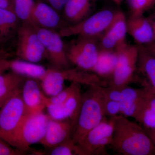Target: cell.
<instances>
[{"label": "cell", "mask_w": 155, "mask_h": 155, "mask_svg": "<svg viewBox=\"0 0 155 155\" xmlns=\"http://www.w3.org/2000/svg\"><path fill=\"white\" fill-rule=\"evenodd\" d=\"M61 71L66 81L89 86L105 87L108 85L107 81L100 78L93 72L85 71L77 67Z\"/></svg>", "instance_id": "7402d4cb"}, {"label": "cell", "mask_w": 155, "mask_h": 155, "mask_svg": "<svg viewBox=\"0 0 155 155\" xmlns=\"http://www.w3.org/2000/svg\"><path fill=\"white\" fill-rule=\"evenodd\" d=\"M45 2L47 3L59 13L64 9V5L67 0H44Z\"/></svg>", "instance_id": "1f68e13d"}, {"label": "cell", "mask_w": 155, "mask_h": 155, "mask_svg": "<svg viewBox=\"0 0 155 155\" xmlns=\"http://www.w3.org/2000/svg\"><path fill=\"white\" fill-rule=\"evenodd\" d=\"M17 36L16 53L19 59L38 64L46 58L44 48L33 25L21 22Z\"/></svg>", "instance_id": "52a82bcc"}, {"label": "cell", "mask_w": 155, "mask_h": 155, "mask_svg": "<svg viewBox=\"0 0 155 155\" xmlns=\"http://www.w3.org/2000/svg\"><path fill=\"white\" fill-rule=\"evenodd\" d=\"M101 87L90 86L82 94L81 106L72 139L77 143L88 131L101 123L105 117V97Z\"/></svg>", "instance_id": "7a4b0ae2"}, {"label": "cell", "mask_w": 155, "mask_h": 155, "mask_svg": "<svg viewBox=\"0 0 155 155\" xmlns=\"http://www.w3.org/2000/svg\"><path fill=\"white\" fill-rule=\"evenodd\" d=\"M65 78L61 70L50 68L41 81V87L46 96H55L64 89Z\"/></svg>", "instance_id": "cb8c5ba5"}, {"label": "cell", "mask_w": 155, "mask_h": 155, "mask_svg": "<svg viewBox=\"0 0 155 155\" xmlns=\"http://www.w3.org/2000/svg\"><path fill=\"white\" fill-rule=\"evenodd\" d=\"M29 23L37 28L58 32L68 25L57 10L43 2H35L31 13Z\"/></svg>", "instance_id": "8fae6325"}, {"label": "cell", "mask_w": 155, "mask_h": 155, "mask_svg": "<svg viewBox=\"0 0 155 155\" xmlns=\"http://www.w3.org/2000/svg\"><path fill=\"white\" fill-rule=\"evenodd\" d=\"M115 4L117 5H121L123 0H112Z\"/></svg>", "instance_id": "f35d334b"}, {"label": "cell", "mask_w": 155, "mask_h": 155, "mask_svg": "<svg viewBox=\"0 0 155 155\" xmlns=\"http://www.w3.org/2000/svg\"><path fill=\"white\" fill-rule=\"evenodd\" d=\"M21 24L14 11L0 8V45L6 43L17 36Z\"/></svg>", "instance_id": "ffe728a7"}, {"label": "cell", "mask_w": 155, "mask_h": 155, "mask_svg": "<svg viewBox=\"0 0 155 155\" xmlns=\"http://www.w3.org/2000/svg\"><path fill=\"white\" fill-rule=\"evenodd\" d=\"M147 17L148 19H149L150 22L152 26L154 34L155 41V11Z\"/></svg>", "instance_id": "8d00e7d4"}, {"label": "cell", "mask_w": 155, "mask_h": 155, "mask_svg": "<svg viewBox=\"0 0 155 155\" xmlns=\"http://www.w3.org/2000/svg\"><path fill=\"white\" fill-rule=\"evenodd\" d=\"M114 124L111 146L123 155H155V146L144 128L121 115L111 117Z\"/></svg>", "instance_id": "6da1fadb"}, {"label": "cell", "mask_w": 155, "mask_h": 155, "mask_svg": "<svg viewBox=\"0 0 155 155\" xmlns=\"http://www.w3.org/2000/svg\"><path fill=\"white\" fill-rule=\"evenodd\" d=\"M8 54L4 50L0 49V62L5 59H8Z\"/></svg>", "instance_id": "74e56055"}, {"label": "cell", "mask_w": 155, "mask_h": 155, "mask_svg": "<svg viewBox=\"0 0 155 155\" xmlns=\"http://www.w3.org/2000/svg\"><path fill=\"white\" fill-rule=\"evenodd\" d=\"M131 17L143 16L155 5V0H128Z\"/></svg>", "instance_id": "83f0119b"}, {"label": "cell", "mask_w": 155, "mask_h": 155, "mask_svg": "<svg viewBox=\"0 0 155 155\" xmlns=\"http://www.w3.org/2000/svg\"><path fill=\"white\" fill-rule=\"evenodd\" d=\"M35 0H14V12L21 22H28Z\"/></svg>", "instance_id": "4316f807"}, {"label": "cell", "mask_w": 155, "mask_h": 155, "mask_svg": "<svg viewBox=\"0 0 155 155\" xmlns=\"http://www.w3.org/2000/svg\"><path fill=\"white\" fill-rule=\"evenodd\" d=\"M116 13L109 9L99 11L78 23L66 25L59 33L62 37L77 36L98 39L111 25Z\"/></svg>", "instance_id": "277c9868"}, {"label": "cell", "mask_w": 155, "mask_h": 155, "mask_svg": "<svg viewBox=\"0 0 155 155\" xmlns=\"http://www.w3.org/2000/svg\"><path fill=\"white\" fill-rule=\"evenodd\" d=\"M145 130L155 146V128L153 129H148V130L145 129Z\"/></svg>", "instance_id": "d590c367"}, {"label": "cell", "mask_w": 155, "mask_h": 155, "mask_svg": "<svg viewBox=\"0 0 155 155\" xmlns=\"http://www.w3.org/2000/svg\"><path fill=\"white\" fill-rule=\"evenodd\" d=\"M104 110L105 116L109 118L120 115V102L107 99L105 98Z\"/></svg>", "instance_id": "f1b7e54d"}, {"label": "cell", "mask_w": 155, "mask_h": 155, "mask_svg": "<svg viewBox=\"0 0 155 155\" xmlns=\"http://www.w3.org/2000/svg\"><path fill=\"white\" fill-rule=\"evenodd\" d=\"M118 60L116 69L108 85L122 88L134 81L138 57L137 45L127 43L116 49Z\"/></svg>", "instance_id": "8992f818"}, {"label": "cell", "mask_w": 155, "mask_h": 155, "mask_svg": "<svg viewBox=\"0 0 155 155\" xmlns=\"http://www.w3.org/2000/svg\"><path fill=\"white\" fill-rule=\"evenodd\" d=\"M21 90L12 95L0 107V138L3 140L14 132L26 114Z\"/></svg>", "instance_id": "30bf717a"}, {"label": "cell", "mask_w": 155, "mask_h": 155, "mask_svg": "<svg viewBox=\"0 0 155 155\" xmlns=\"http://www.w3.org/2000/svg\"><path fill=\"white\" fill-rule=\"evenodd\" d=\"M134 119L146 130L155 128V94L148 91Z\"/></svg>", "instance_id": "d4e9b609"}, {"label": "cell", "mask_w": 155, "mask_h": 155, "mask_svg": "<svg viewBox=\"0 0 155 155\" xmlns=\"http://www.w3.org/2000/svg\"><path fill=\"white\" fill-rule=\"evenodd\" d=\"M114 131L113 119L105 116L100 124L88 131L77 143L82 155L107 154L106 147L111 145Z\"/></svg>", "instance_id": "5b68a950"}, {"label": "cell", "mask_w": 155, "mask_h": 155, "mask_svg": "<svg viewBox=\"0 0 155 155\" xmlns=\"http://www.w3.org/2000/svg\"><path fill=\"white\" fill-rule=\"evenodd\" d=\"M25 77L13 71L0 74V106L6 100L22 89Z\"/></svg>", "instance_id": "44dd1931"}, {"label": "cell", "mask_w": 155, "mask_h": 155, "mask_svg": "<svg viewBox=\"0 0 155 155\" xmlns=\"http://www.w3.org/2000/svg\"><path fill=\"white\" fill-rule=\"evenodd\" d=\"M97 0H67L63 9L67 25H73L90 16Z\"/></svg>", "instance_id": "ac0fdd59"}, {"label": "cell", "mask_w": 155, "mask_h": 155, "mask_svg": "<svg viewBox=\"0 0 155 155\" xmlns=\"http://www.w3.org/2000/svg\"><path fill=\"white\" fill-rule=\"evenodd\" d=\"M37 80L26 78L21 90L26 113L34 114L44 111L45 107Z\"/></svg>", "instance_id": "e0dca14e"}, {"label": "cell", "mask_w": 155, "mask_h": 155, "mask_svg": "<svg viewBox=\"0 0 155 155\" xmlns=\"http://www.w3.org/2000/svg\"><path fill=\"white\" fill-rule=\"evenodd\" d=\"M50 119V116L44 111L26 113L14 132L4 140L25 153L31 149V145L40 143L45 134Z\"/></svg>", "instance_id": "3957f363"}, {"label": "cell", "mask_w": 155, "mask_h": 155, "mask_svg": "<svg viewBox=\"0 0 155 155\" xmlns=\"http://www.w3.org/2000/svg\"><path fill=\"white\" fill-rule=\"evenodd\" d=\"M147 93L143 87L134 88L128 85L122 87L120 115L135 119Z\"/></svg>", "instance_id": "9a60e30c"}, {"label": "cell", "mask_w": 155, "mask_h": 155, "mask_svg": "<svg viewBox=\"0 0 155 155\" xmlns=\"http://www.w3.org/2000/svg\"><path fill=\"white\" fill-rule=\"evenodd\" d=\"M25 153L0 138V155H25Z\"/></svg>", "instance_id": "4dcf8cb0"}, {"label": "cell", "mask_w": 155, "mask_h": 155, "mask_svg": "<svg viewBox=\"0 0 155 155\" xmlns=\"http://www.w3.org/2000/svg\"><path fill=\"white\" fill-rule=\"evenodd\" d=\"M127 33L137 45H145L155 41L154 34L148 17L144 15L131 17L127 19Z\"/></svg>", "instance_id": "2e32d148"}, {"label": "cell", "mask_w": 155, "mask_h": 155, "mask_svg": "<svg viewBox=\"0 0 155 155\" xmlns=\"http://www.w3.org/2000/svg\"><path fill=\"white\" fill-rule=\"evenodd\" d=\"M144 46L149 51L155 56V41Z\"/></svg>", "instance_id": "e575fe53"}, {"label": "cell", "mask_w": 155, "mask_h": 155, "mask_svg": "<svg viewBox=\"0 0 155 155\" xmlns=\"http://www.w3.org/2000/svg\"><path fill=\"white\" fill-rule=\"evenodd\" d=\"M48 149V150L45 151L33 150L32 153L36 155H82L79 147L72 138Z\"/></svg>", "instance_id": "484cf974"}, {"label": "cell", "mask_w": 155, "mask_h": 155, "mask_svg": "<svg viewBox=\"0 0 155 155\" xmlns=\"http://www.w3.org/2000/svg\"><path fill=\"white\" fill-rule=\"evenodd\" d=\"M35 28L44 48L46 57L53 68L60 70L70 68L71 64L67 58L66 47L59 32L50 29Z\"/></svg>", "instance_id": "9c48e42d"}, {"label": "cell", "mask_w": 155, "mask_h": 155, "mask_svg": "<svg viewBox=\"0 0 155 155\" xmlns=\"http://www.w3.org/2000/svg\"><path fill=\"white\" fill-rule=\"evenodd\" d=\"M97 39L78 36L66 47L70 64L81 69L91 72L96 64L100 47Z\"/></svg>", "instance_id": "ba28073f"}, {"label": "cell", "mask_w": 155, "mask_h": 155, "mask_svg": "<svg viewBox=\"0 0 155 155\" xmlns=\"http://www.w3.org/2000/svg\"><path fill=\"white\" fill-rule=\"evenodd\" d=\"M1 107V106H0V107Z\"/></svg>", "instance_id": "ab89813d"}, {"label": "cell", "mask_w": 155, "mask_h": 155, "mask_svg": "<svg viewBox=\"0 0 155 155\" xmlns=\"http://www.w3.org/2000/svg\"><path fill=\"white\" fill-rule=\"evenodd\" d=\"M10 69L25 78L40 81L45 77L48 70L42 65L20 59L10 61Z\"/></svg>", "instance_id": "603a6c76"}, {"label": "cell", "mask_w": 155, "mask_h": 155, "mask_svg": "<svg viewBox=\"0 0 155 155\" xmlns=\"http://www.w3.org/2000/svg\"><path fill=\"white\" fill-rule=\"evenodd\" d=\"M104 97L107 99L120 102L122 96V88L108 85L101 87Z\"/></svg>", "instance_id": "f546056e"}, {"label": "cell", "mask_w": 155, "mask_h": 155, "mask_svg": "<svg viewBox=\"0 0 155 155\" xmlns=\"http://www.w3.org/2000/svg\"><path fill=\"white\" fill-rule=\"evenodd\" d=\"M118 60L116 50L100 48L96 64L92 72L108 82L113 76Z\"/></svg>", "instance_id": "d6986e66"}, {"label": "cell", "mask_w": 155, "mask_h": 155, "mask_svg": "<svg viewBox=\"0 0 155 155\" xmlns=\"http://www.w3.org/2000/svg\"><path fill=\"white\" fill-rule=\"evenodd\" d=\"M0 8L14 12V0H0Z\"/></svg>", "instance_id": "d6a6232c"}, {"label": "cell", "mask_w": 155, "mask_h": 155, "mask_svg": "<svg viewBox=\"0 0 155 155\" xmlns=\"http://www.w3.org/2000/svg\"><path fill=\"white\" fill-rule=\"evenodd\" d=\"M76 122L70 119L58 120L51 119L43 138L40 143L51 148L72 138Z\"/></svg>", "instance_id": "4fadbf2b"}, {"label": "cell", "mask_w": 155, "mask_h": 155, "mask_svg": "<svg viewBox=\"0 0 155 155\" xmlns=\"http://www.w3.org/2000/svg\"><path fill=\"white\" fill-rule=\"evenodd\" d=\"M137 45L138 57L134 81L147 91L155 94V56L144 45Z\"/></svg>", "instance_id": "7c38bea8"}, {"label": "cell", "mask_w": 155, "mask_h": 155, "mask_svg": "<svg viewBox=\"0 0 155 155\" xmlns=\"http://www.w3.org/2000/svg\"><path fill=\"white\" fill-rule=\"evenodd\" d=\"M10 69V60L5 59L0 62V74Z\"/></svg>", "instance_id": "836d02e7"}, {"label": "cell", "mask_w": 155, "mask_h": 155, "mask_svg": "<svg viewBox=\"0 0 155 155\" xmlns=\"http://www.w3.org/2000/svg\"><path fill=\"white\" fill-rule=\"evenodd\" d=\"M127 19L122 11H116L114 20L100 38V48L116 50L126 43Z\"/></svg>", "instance_id": "5bb4252c"}]
</instances>
